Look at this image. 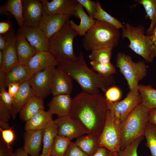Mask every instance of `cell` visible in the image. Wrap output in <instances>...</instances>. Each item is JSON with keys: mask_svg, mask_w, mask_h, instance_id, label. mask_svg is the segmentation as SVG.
I'll list each match as a JSON object with an SVG mask.
<instances>
[{"mask_svg": "<svg viewBox=\"0 0 156 156\" xmlns=\"http://www.w3.org/2000/svg\"><path fill=\"white\" fill-rule=\"evenodd\" d=\"M108 110L105 99L101 94H91L82 91L73 98L70 116L81 122L88 134L99 137Z\"/></svg>", "mask_w": 156, "mask_h": 156, "instance_id": "1", "label": "cell"}, {"mask_svg": "<svg viewBox=\"0 0 156 156\" xmlns=\"http://www.w3.org/2000/svg\"><path fill=\"white\" fill-rule=\"evenodd\" d=\"M76 81L82 92L91 94H99V90L105 92L113 86L112 76L105 77L94 72L87 65L83 52L80 51L78 60L74 62L59 64Z\"/></svg>", "mask_w": 156, "mask_h": 156, "instance_id": "2", "label": "cell"}, {"mask_svg": "<svg viewBox=\"0 0 156 156\" xmlns=\"http://www.w3.org/2000/svg\"><path fill=\"white\" fill-rule=\"evenodd\" d=\"M70 20L49 39V51L55 57L58 65L74 62L78 59L73 49L74 39L77 34L71 28Z\"/></svg>", "mask_w": 156, "mask_h": 156, "instance_id": "3", "label": "cell"}, {"mask_svg": "<svg viewBox=\"0 0 156 156\" xmlns=\"http://www.w3.org/2000/svg\"><path fill=\"white\" fill-rule=\"evenodd\" d=\"M119 29L103 21L96 20L84 36L82 45L88 51L103 48L113 49L118 44Z\"/></svg>", "mask_w": 156, "mask_h": 156, "instance_id": "4", "label": "cell"}, {"mask_svg": "<svg viewBox=\"0 0 156 156\" xmlns=\"http://www.w3.org/2000/svg\"><path fill=\"white\" fill-rule=\"evenodd\" d=\"M150 111L140 103L121 123V150L144 136Z\"/></svg>", "mask_w": 156, "mask_h": 156, "instance_id": "5", "label": "cell"}, {"mask_svg": "<svg viewBox=\"0 0 156 156\" xmlns=\"http://www.w3.org/2000/svg\"><path fill=\"white\" fill-rule=\"evenodd\" d=\"M121 36L127 38L128 47L138 55L142 57L147 62L153 61L155 57L150 35L145 34L143 26H135L128 23L123 25Z\"/></svg>", "mask_w": 156, "mask_h": 156, "instance_id": "6", "label": "cell"}, {"mask_svg": "<svg viewBox=\"0 0 156 156\" xmlns=\"http://www.w3.org/2000/svg\"><path fill=\"white\" fill-rule=\"evenodd\" d=\"M116 65L126 79L129 91L139 94V83L147 74L145 62L143 61L135 62L130 56L121 52L117 55Z\"/></svg>", "mask_w": 156, "mask_h": 156, "instance_id": "7", "label": "cell"}, {"mask_svg": "<svg viewBox=\"0 0 156 156\" xmlns=\"http://www.w3.org/2000/svg\"><path fill=\"white\" fill-rule=\"evenodd\" d=\"M100 147H104L113 153L119 154L121 149L120 124L108 110L106 121L99 137Z\"/></svg>", "mask_w": 156, "mask_h": 156, "instance_id": "8", "label": "cell"}, {"mask_svg": "<svg viewBox=\"0 0 156 156\" xmlns=\"http://www.w3.org/2000/svg\"><path fill=\"white\" fill-rule=\"evenodd\" d=\"M106 101L108 110L115 120L121 124L141 103V99L139 93L135 94L129 91L126 97L121 101L115 102Z\"/></svg>", "mask_w": 156, "mask_h": 156, "instance_id": "9", "label": "cell"}, {"mask_svg": "<svg viewBox=\"0 0 156 156\" xmlns=\"http://www.w3.org/2000/svg\"><path fill=\"white\" fill-rule=\"evenodd\" d=\"M56 66L49 67L35 74L29 81L34 94L43 99L51 92V80Z\"/></svg>", "mask_w": 156, "mask_h": 156, "instance_id": "10", "label": "cell"}, {"mask_svg": "<svg viewBox=\"0 0 156 156\" xmlns=\"http://www.w3.org/2000/svg\"><path fill=\"white\" fill-rule=\"evenodd\" d=\"M54 121L58 127V135L71 140L88 134L87 130L81 122L70 116L58 117Z\"/></svg>", "mask_w": 156, "mask_h": 156, "instance_id": "11", "label": "cell"}, {"mask_svg": "<svg viewBox=\"0 0 156 156\" xmlns=\"http://www.w3.org/2000/svg\"><path fill=\"white\" fill-rule=\"evenodd\" d=\"M57 66L52 75L51 92L53 96L70 94L73 88V79L61 66Z\"/></svg>", "mask_w": 156, "mask_h": 156, "instance_id": "12", "label": "cell"}, {"mask_svg": "<svg viewBox=\"0 0 156 156\" xmlns=\"http://www.w3.org/2000/svg\"><path fill=\"white\" fill-rule=\"evenodd\" d=\"M19 30L37 52L49 51V39L38 26L24 25Z\"/></svg>", "mask_w": 156, "mask_h": 156, "instance_id": "13", "label": "cell"}, {"mask_svg": "<svg viewBox=\"0 0 156 156\" xmlns=\"http://www.w3.org/2000/svg\"><path fill=\"white\" fill-rule=\"evenodd\" d=\"M6 39L5 46L2 51L3 61L0 69L6 74L19 64L17 54L16 43V36L12 31L4 34Z\"/></svg>", "mask_w": 156, "mask_h": 156, "instance_id": "14", "label": "cell"}, {"mask_svg": "<svg viewBox=\"0 0 156 156\" xmlns=\"http://www.w3.org/2000/svg\"><path fill=\"white\" fill-rule=\"evenodd\" d=\"M43 14L47 15L63 14L73 16L79 4L77 0H53L49 2L41 0Z\"/></svg>", "mask_w": 156, "mask_h": 156, "instance_id": "15", "label": "cell"}, {"mask_svg": "<svg viewBox=\"0 0 156 156\" xmlns=\"http://www.w3.org/2000/svg\"><path fill=\"white\" fill-rule=\"evenodd\" d=\"M24 25L38 26L43 14L42 4L40 0H22Z\"/></svg>", "mask_w": 156, "mask_h": 156, "instance_id": "16", "label": "cell"}, {"mask_svg": "<svg viewBox=\"0 0 156 156\" xmlns=\"http://www.w3.org/2000/svg\"><path fill=\"white\" fill-rule=\"evenodd\" d=\"M71 16L43 14L38 26L48 39L60 29Z\"/></svg>", "mask_w": 156, "mask_h": 156, "instance_id": "17", "label": "cell"}, {"mask_svg": "<svg viewBox=\"0 0 156 156\" xmlns=\"http://www.w3.org/2000/svg\"><path fill=\"white\" fill-rule=\"evenodd\" d=\"M73 103L70 94H61L54 96L48 105L47 112L51 115L55 114L58 117L70 115Z\"/></svg>", "mask_w": 156, "mask_h": 156, "instance_id": "18", "label": "cell"}, {"mask_svg": "<svg viewBox=\"0 0 156 156\" xmlns=\"http://www.w3.org/2000/svg\"><path fill=\"white\" fill-rule=\"evenodd\" d=\"M58 64L51 53L49 51H44L37 52L26 65L34 74L49 67L57 66Z\"/></svg>", "mask_w": 156, "mask_h": 156, "instance_id": "19", "label": "cell"}, {"mask_svg": "<svg viewBox=\"0 0 156 156\" xmlns=\"http://www.w3.org/2000/svg\"><path fill=\"white\" fill-rule=\"evenodd\" d=\"M73 16L79 19L80 23L76 24L73 20H70L71 28L80 36H84L94 24L95 20L90 17L85 12L83 7L79 3L77 6Z\"/></svg>", "mask_w": 156, "mask_h": 156, "instance_id": "20", "label": "cell"}, {"mask_svg": "<svg viewBox=\"0 0 156 156\" xmlns=\"http://www.w3.org/2000/svg\"><path fill=\"white\" fill-rule=\"evenodd\" d=\"M16 36V47L19 64H26L37 51L19 29Z\"/></svg>", "mask_w": 156, "mask_h": 156, "instance_id": "21", "label": "cell"}, {"mask_svg": "<svg viewBox=\"0 0 156 156\" xmlns=\"http://www.w3.org/2000/svg\"><path fill=\"white\" fill-rule=\"evenodd\" d=\"M42 138L43 129L26 131L23 148L30 156H38Z\"/></svg>", "mask_w": 156, "mask_h": 156, "instance_id": "22", "label": "cell"}, {"mask_svg": "<svg viewBox=\"0 0 156 156\" xmlns=\"http://www.w3.org/2000/svg\"><path fill=\"white\" fill-rule=\"evenodd\" d=\"M34 94L29 81L20 84L18 92L13 98V103L11 113L13 119L15 118L16 114L20 112Z\"/></svg>", "mask_w": 156, "mask_h": 156, "instance_id": "23", "label": "cell"}, {"mask_svg": "<svg viewBox=\"0 0 156 156\" xmlns=\"http://www.w3.org/2000/svg\"><path fill=\"white\" fill-rule=\"evenodd\" d=\"M34 75L26 64H19L6 74L5 86L11 83L21 84L29 81Z\"/></svg>", "mask_w": 156, "mask_h": 156, "instance_id": "24", "label": "cell"}, {"mask_svg": "<svg viewBox=\"0 0 156 156\" xmlns=\"http://www.w3.org/2000/svg\"><path fill=\"white\" fill-rule=\"evenodd\" d=\"M44 109L43 99L34 94L19 112L20 118L21 120L26 122L39 111Z\"/></svg>", "mask_w": 156, "mask_h": 156, "instance_id": "25", "label": "cell"}, {"mask_svg": "<svg viewBox=\"0 0 156 156\" xmlns=\"http://www.w3.org/2000/svg\"><path fill=\"white\" fill-rule=\"evenodd\" d=\"M1 14L11 13L15 18L20 28L24 25L23 5L22 0H9L4 5L0 6Z\"/></svg>", "mask_w": 156, "mask_h": 156, "instance_id": "26", "label": "cell"}, {"mask_svg": "<svg viewBox=\"0 0 156 156\" xmlns=\"http://www.w3.org/2000/svg\"><path fill=\"white\" fill-rule=\"evenodd\" d=\"M52 120V115L41 110L26 122L24 129L26 131L43 129Z\"/></svg>", "mask_w": 156, "mask_h": 156, "instance_id": "27", "label": "cell"}, {"mask_svg": "<svg viewBox=\"0 0 156 156\" xmlns=\"http://www.w3.org/2000/svg\"><path fill=\"white\" fill-rule=\"evenodd\" d=\"M75 142L89 156L93 155L100 147L99 137L91 134L84 135L77 138Z\"/></svg>", "mask_w": 156, "mask_h": 156, "instance_id": "28", "label": "cell"}, {"mask_svg": "<svg viewBox=\"0 0 156 156\" xmlns=\"http://www.w3.org/2000/svg\"><path fill=\"white\" fill-rule=\"evenodd\" d=\"M58 127L54 120L50 121L43 129V147L42 154L50 156L54 139L58 135Z\"/></svg>", "mask_w": 156, "mask_h": 156, "instance_id": "29", "label": "cell"}, {"mask_svg": "<svg viewBox=\"0 0 156 156\" xmlns=\"http://www.w3.org/2000/svg\"><path fill=\"white\" fill-rule=\"evenodd\" d=\"M138 90L141 104L150 110L156 109V89L149 85L139 84Z\"/></svg>", "mask_w": 156, "mask_h": 156, "instance_id": "30", "label": "cell"}, {"mask_svg": "<svg viewBox=\"0 0 156 156\" xmlns=\"http://www.w3.org/2000/svg\"><path fill=\"white\" fill-rule=\"evenodd\" d=\"M136 1L142 5L146 12V18H149L151 22L146 34L150 35L155 26L156 21V0H139Z\"/></svg>", "mask_w": 156, "mask_h": 156, "instance_id": "31", "label": "cell"}, {"mask_svg": "<svg viewBox=\"0 0 156 156\" xmlns=\"http://www.w3.org/2000/svg\"><path fill=\"white\" fill-rule=\"evenodd\" d=\"M97 9L94 18L111 25L118 29H122L123 27V24L118 19L104 10L99 1H97Z\"/></svg>", "mask_w": 156, "mask_h": 156, "instance_id": "32", "label": "cell"}, {"mask_svg": "<svg viewBox=\"0 0 156 156\" xmlns=\"http://www.w3.org/2000/svg\"><path fill=\"white\" fill-rule=\"evenodd\" d=\"M71 140L57 135L55 138L50 156H64Z\"/></svg>", "mask_w": 156, "mask_h": 156, "instance_id": "33", "label": "cell"}, {"mask_svg": "<svg viewBox=\"0 0 156 156\" xmlns=\"http://www.w3.org/2000/svg\"><path fill=\"white\" fill-rule=\"evenodd\" d=\"M112 49L108 48H103L91 51L89 56L91 61H93L103 64L111 62Z\"/></svg>", "mask_w": 156, "mask_h": 156, "instance_id": "34", "label": "cell"}, {"mask_svg": "<svg viewBox=\"0 0 156 156\" xmlns=\"http://www.w3.org/2000/svg\"><path fill=\"white\" fill-rule=\"evenodd\" d=\"M144 136L146 140V146L150 150L151 156H156V126L148 123Z\"/></svg>", "mask_w": 156, "mask_h": 156, "instance_id": "35", "label": "cell"}, {"mask_svg": "<svg viewBox=\"0 0 156 156\" xmlns=\"http://www.w3.org/2000/svg\"><path fill=\"white\" fill-rule=\"evenodd\" d=\"M90 64L93 70L101 75L109 77L116 73V70L114 65L111 62L103 64L93 61H91Z\"/></svg>", "mask_w": 156, "mask_h": 156, "instance_id": "36", "label": "cell"}, {"mask_svg": "<svg viewBox=\"0 0 156 156\" xmlns=\"http://www.w3.org/2000/svg\"><path fill=\"white\" fill-rule=\"evenodd\" d=\"M143 137H140L125 147L119 153L118 156H138L137 149Z\"/></svg>", "mask_w": 156, "mask_h": 156, "instance_id": "37", "label": "cell"}, {"mask_svg": "<svg viewBox=\"0 0 156 156\" xmlns=\"http://www.w3.org/2000/svg\"><path fill=\"white\" fill-rule=\"evenodd\" d=\"M105 92V99L110 102H117L121 96V92L120 89L114 86L109 88Z\"/></svg>", "mask_w": 156, "mask_h": 156, "instance_id": "38", "label": "cell"}, {"mask_svg": "<svg viewBox=\"0 0 156 156\" xmlns=\"http://www.w3.org/2000/svg\"><path fill=\"white\" fill-rule=\"evenodd\" d=\"M78 3L84 8L88 15L94 19V16L96 12L97 7V1L90 0H77Z\"/></svg>", "mask_w": 156, "mask_h": 156, "instance_id": "39", "label": "cell"}, {"mask_svg": "<svg viewBox=\"0 0 156 156\" xmlns=\"http://www.w3.org/2000/svg\"><path fill=\"white\" fill-rule=\"evenodd\" d=\"M0 131L2 138L6 143L8 148H12L11 145L13 144L15 139V134L12 127L5 129L0 128Z\"/></svg>", "mask_w": 156, "mask_h": 156, "instance_id": "40", "label": "cell"}, {"mask_svg": "<svg viewBox=\"0 0 156 156\" xmlns=\"http://www.w3.org/2000/svg\"><path fill=\"white\" fill-rule=\"evenodd\" d=\"M0 101L10 111L13 103V98L6 91L5 88H0Z\"/></svg>", "mask_w": 156, "mask_h": 156, "instance_id": "41", "label": "cell"}, {"mask_svg": "<svg viewBox=\"0 0 156 156\" xmlns=\"http://www.w3.org/2000/svg\"><path fill=\"white\" fill-rule=\"evenodd\" d=\"M64 156H89L75 144L71 142Z\"/></svg>", "mask_w": 156, "mask_h": 156, "instance_id": "42", "label": "cell"}, {"mask_svg": "<svg viewBox=\"0 0 156 156\" xmlns=\"http://www.w3.org/2000/svg\"><path fill=\"white\" fill-rule=\"evenodd\" d=\"M11 116L10 110L0 101V122H7Z\"/></svg>", "mask_w": 156, "mask_h": 156, "instance_id": "43", "label": "cell"}, {"mask_svg": "<svg viewBox=\"0 0 156 156\" xmlns=\"http://www.w3.org/2000/svg\"><path fill=\"white\" fill-rule=\"evenodd\" d=\"M118 154L111 152L106 148L100 147L92 156H118Z\"/></svg>", "mask_w": 156, "mask_h": 156, "instance_id": "44", "label": "cell"}, {"mask_svg": "<svg viewBox=\"0 0 156 156\" xmlns=\"http://www.w3.org/2000/svg\"><path fill=\"white\" fill-rule=\"evenodd\" d=\"M20 84L16 83H11L9 84L7 87L8 88V92L13 98L16 95L19 90Z\"/></svg>", "mask_w": 156, "mask_h": 156, "instance_id": "45", "label": "cell"}, {"mask_svg": "<svg viewBox=\"0 0 156 156\" xmlns=\"http://www.w3.org/2000/svg\"><path fill=\"white\" fill-rule=\"evenodd\" d=\"M11 25L9 22H0V34H4L9 31Z\"/></svg>", "mask_w": 156, "mask_h": 156, "instance_id": "46", "label": "cell"}, {"mask_svg": "<svg viewBox=\"0 0 156 156\" xmlns=\"http://www.w3.org/2000/svg\"><path fill=\"white\" fill-rule=\"evenodd\" d=\"M14 154L12 152V148H8L7 146L5 147L1 145L0 156H11Z\"/></svg>", "mask_w": 156, "mask_h": 156, "instance_id": "47", "label": "cell"}, {"mask_svg": "<svg viewBox=\"0 0 156 156\" xmlns=\"http://www.w3.org/2000/svg\"><path fill=\"white\" fill-rule=\"evenodd\" d=\"M155 57H156V25L150 35Z\"/></svg>", "mask_w": 156, "mask_h": 156, "instance_id": "48", "label": "cell"}, {"mask_svg": "<svg viewBox=\"0 0 156 156\" xmlns=\"http://www.w3.org/2000/svg\"><path fill=\"white\" fill-rule=\"evenodd\" d=\"M148 123L156 126V108L150 110Z\"/></svg>", "mask_w": 156, "mask_h": 156, "instance_id": "49", "label": "cell"}, {"mask_svg": "<svg viewBox=\"0 0 156 156\" xmlns=\"http://www.w3.org/2000/svg\"><path fill=\"white\" fill-rule=\"evenodd\" d=\"M6 73L0 69V88H5Z\"/></svg>", "mask_w": 156, "mask_h": 156, "instance_id": "50", "label": "cell"}, {"mask_svg": "<svg viewBox=\"0 0 156 156\" xmlns=\"http://www.w3.org/2000/svg\"><path fill=\"white\" fill-rule=\"evenodd\" d=\"M6 39L4 34H0V50L3 51L6 44Z\"/></svg>", "mask_w": 156, "mask_h": 156, "instance_id": "51", "label": "cell"}, {"mask_svg": "<svg viewBox=\"0 0 156 156\" xmlns=\"http://www.w3.org/2000/svg\"><path fill=\"white\" fill-rule=\"evenodd\" d=\"M15 156H29L28 153L23 148L18 149L14 153Z\"/></svg>", "mask_w": 156, "mask_h": 156, "instance_id": "52", "label": "cell"}, {"mask_svg": "<svg viewBox=\"0 0 156 156\" xmlns=\"http://www.w3.org/2000/svg\"><path fill=\"white\" fill-rule=\"evenodd\" d=\"M3 61V52L1 50H0V68L2 67Z\"/></svg>", "mask_w": 156, "mask_h": 156, "instance_id": "53", "label": "cell"}, {"mask_svg": "<svg viewBox=\"0 0 156 156\" xmlns=\"http://www.w3.org/2000/svg\"><path fill=\"white\" fill-rule=\"evenodd\" d=\"M40 156H50V155H43L41 154V155Z\"/></svg>", "mask_w": 156, "mask_h": 156, "instance_id": "54", "label": "cell"}, {"mask_svg": "<svg viewBox=\"0 0 156 156\" xmlns=\"http://www.w3.org/2000/svg\"><path fill=\"white\" fill-rule=\"evenodd\" d=\"M11 156H15L14 154H13V155H12Z\"/></svg>", "mask_w": 156, "mask_h": 156, "instance_id": "55", "label": "cell"}, {"mask_svg": "<svg viewBox=\"0 0 156 156\" xmlns=\"http://www.w3.org/2000/svg\"><path fill=\"white\" fill-rule=\"evenodd\" d=\"M156 25V23H155V25Z\"/></svg>", "mask_w": 156, "mask_h": 156, "instance_id": "56", "label": "cell"}]
</instances>
